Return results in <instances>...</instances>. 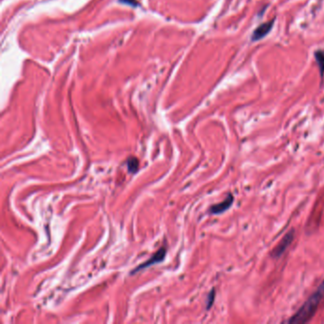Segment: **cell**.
<instances>
[{
    "instance_id": "cell-1",
    "label": "cell",
    "mask_w": 324,
    "mask_h": 324,
    "mask_svg": "<svg viewBox=\"0 0 324 324\" xmlns=\"http://www.w3.org/2000/svg\"><path fill=\"white\" fill-rule=\"evenodd\" d=\"M324 297V281L303 306L287 321L288 324H306L313 318Z\"/></svg>"
},
{
    "instance_id": "cell-2",
    "label": "cell",
    "mask_w": 324,
    "mask_h": 324,
    "mask_svg": "<svg viewBox=\"0 0 324 324\" xmlns=\"http://www.w3.org/2000/svg\"><path fill=\"white\" fill-rule=\"evenodd\" d=\"M295 239V229L289 230L285 236L281 239L279 244L275 247V249L271 253V257L274 259H279L285 253V251L291 245L293 241Z\"/></svg>"
},
{
    "instance_id": "cell-3",
    "label": "cell",
    "mask_w": 324,
    "mask_h": 324,
    "mask_svg": "<svg viewBox=\"0 0 324 324\" xmlns=\"http://www.w3.org/2000/svg\"><path fill=\"white\" fill-rule=\"evenodd\" d=\"M165 254H166V249L164 247H162V248L159 249L157 252H155L153 255H152V258L151 259H148L147 261L141 263L139 266H137L136 268H134L132 272H131V275L132 274H135L137 272H140L141 270L143 269H146L150 266H152L153 264L155 263H158V262H162V260L165 258Z\"/></svg>"
},
{
    "instance_id": "cell-4",
    "label": "cell",
    "mask_w": 324,
    "mask_h": 324,
    "mask_svg": "<svg viewBox=\"0 0 324 324\" xmlns=\"http://www.w3.org/2000/svg\"><path fill=\"white\" fill-rule=\"evenodd\" d=\"M233 203H234V196L232 194H228L223 202H221L220 204L212 205L209 208V212H210V214H213V215L222 214V213L227 211L232 206Z\"/></svg>"
},
{
    "instance_id": "cell-5",
    "label": "cell",
    "mask_w": 324,
    "mask_h": 324,
    "mask_svg": "<svg viewBox=\"0 0 324 324\" xmlns=\"http://www.w3.org/2000/svg\"><path fill=\"white\" fill-rule=\"evenodd\" d=\"M274 21L275 19L271 20V21L265 22L261 25H259V27L253 32L252 35H251V40L252 41H259L260 39L264 38L268 33H270L273 26H274Z\"/></svg>"
},
{
    "instance_id": "cell-6",
    "label": "cell",
    "mask_w": 324,
    "mask_h": 324,
    "mask_svg": "<svg viewBox=\"0 0 324 324\" xmlns=\"http://www.w3.org/2000/svg\"><path fill=\"white\" fill-rule=\"evenodd\" d=\"M127 164H128V169L130 173H136L138 171L139 169V160L135 157H131L128 162H127Z\"/></svg>"
},
{
    "instance_id": "cell-7",
    "label": "cell",
    "mask_w": 324,
    "mask_h": 324,
    "mask_svg": "<svg viewBox=\"0 0 324 324\" xmlns=\"http://www.w3.org/2000/svg\"><path fill=\"white\" fill-rule=\"evenodd\" d=\"M315 58L318 62V65L321 71L322 76H324V52L323 51H318L315 53Z\"/></svg>"
},
{
    "instance_id": "cell-8",
    "label": "cell",
    "mask_w": 324,
    "mask_h": 324,
    "mask_svg": "<svg viewBox=\"0 0 324 324\" xmlns=\"http://www.w3.org/2000/svg\"><path fill=\"white\" fill-rule=\"evenodd\" d=\"M215 301V289L213 288L211 291L209 292V294L207 295L206 298V310H209L211 308V306L213 305Z\"/></svg>"
}]
</instances>
